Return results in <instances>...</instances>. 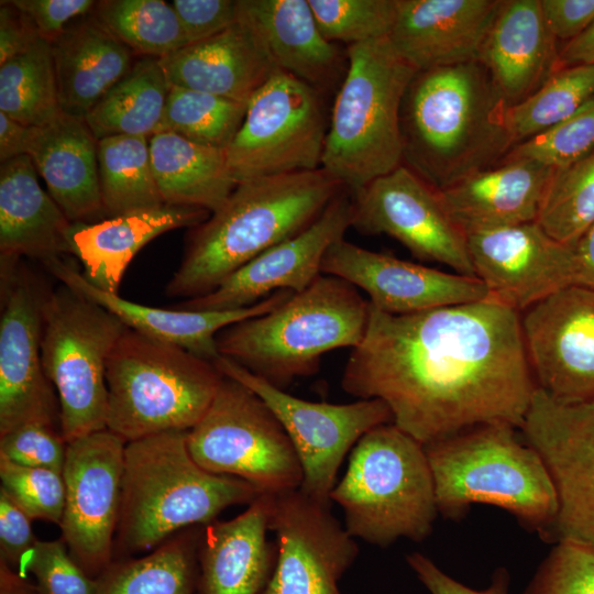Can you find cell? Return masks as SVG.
Masks as SVG:
<instances>
[{
	"label": "cell",
	"instance_id": "58",
	"mask_svg": "<svg viewBox=\"0 0 594 594\" xmlns=\"http://www.w3.org/2000/svg\"><path fill=\"white\" fill-rule=\"evenodd\" d=\"M0 594H40L35 583L0 560Z\"/></svg>",
	"mask_w": 594,
	"mask_h": 594
},
{
	"label": "cell",
	"instance_id": "8",
	"mask_svg": "<svg viewBox=\"0 0 594 594\" xmlns=\"http://www.w3.org/2000/svg\"><path fill=\"white\" fill-rule=\"evenodd\" d=\"M330 501L343 509L354 539L380 547L399 538L422 541L439 514L424 444L393 422L358 441Z\"/></svg>",
	"mask_w": 594,
	"mask_h": 594
},
{
	"label": "cell",
	"instance_id": "23",
	"mask_svg": "<svg viewBox=\"0 0 594 594\" xmlns=\"http://www.w3.org/2000/svg\"><path fill=\"white\" fill-rule=\"evenodd\" d=\"M502 0H398L388 36L417 72L479 59Z\"/></svg>",
	"mask_w": 594,
	"mask_h": 594
},
{
	"label": "cell",
	"instance_id": "50",
	"mask_svg": "<svg viewBox=\"0 0 594 594\" xmlns=\"http://www.w3.org/2000/svg\"><path fill=\"white\" fill-rule=\"evenodd\" d=\"M33 21L41 38L48 43L56 40L67 26L94 11L92 0H11Z\"/></svg>",
	"mask_w": 594,
	"mask_h": 594
},
{
	"label": "cell",
	"instance_id": "56",
	"mask_svg": "<svg viewBox=\"0 0 594 594\" xmlns=\"http://www.w3.org/2000/svg\"><path fill=\"white\" fill-rule=\"evenodd\" d=\"M581 65H594V22L579 36L560 45L558 70Z\"/></svg>",
	"mask_w": 594,
	"mask_h": 594
},
{
	"label": "cell",
	"instance_id": "37",
	"mask_svg": "<svg viewBox=\"0 0 594 594\" xmlns=\"http://www.w3.org/2000/svg\"><path fill=\"white\" fill-rule=\"evenodd\" d=\"M98 175L108 218L164 204L146 136L116 135L98 140Z\"/></svg>",
	"mask_w": 594,
	"mask_h": 594
},
{
	"label": "cell",
	"instance_id": "45",
	"mask_svg": "<svg viewBox=\"0 0 594 594\" xmlns=\"http://www.w3.org/2000/svg\"><path fill=\"white\" fill-rule=\"evenodd\" d=\"M1 487L33 519L61 524L65 506L63 473L15 464L0 457Z\"/></svg>",
	"mask_w": 594,
	"mask_h": 594
},
{
	"label": "cell",
	"instance_id": "34",
	"mask_svg": "<svg viewBox=\"0 0 594 594\" xmlns=\"http://www.w3.org/2000/svg\"><path fill=\"white\" fill-rule=\"evenodd\" d=\"M151 163L164 204L220 208L237 187L226 150L205 146L172 132L148 138Z\"/></svg>",
	"mask_w": 594,
	"mask_h": 594
},
{
	"label": "cell",
	"instance_id": "5",
	"mask_svg": "<svg viewBox=\"0 0 594 594\" xmlns=\"http://www.w3.org/2000/svg\"><path fill=\"white\" fill-rule=\"evenodd\" d=\"M517 429L483 424L424 446L439 514L457 519L473 504L493 505L551 538L557 490L542 457Z\"/></svg>",
	"mask_w": 594,
	"mask_h": 594
},
{
	"label": "cell",
	"instance_id": "19",
	"mask_svg": "<svg viewBox=\"0 0 594 594\" xmlns=\"http://www.w3.org/2000/svg\"><path fill=\"white\" fill-rule=\"evenodd\" d=\"M277 562L265 594H342L339 581L359 547L331 513L299 488L271 494Z\"/></svg>",
	"mask_w": 594,
	"mask_h": 594
},
{
	"label": "cell",
	"instance_id": "15",
	"mask_svg": "<svg viewBox=\"0 0 594 594\" xmlns=\"http://www.w3.org/2000/svg\"><path fill=\"white\" fill-rule=\"evenodd\" d=\"M127 443L108 429L67 442L62 540L94 579L112 562Z\"/></svg>",
	"mask_w": 594,
	"mask_h": 594
},
{
	"label": "cell",
	"instance_id": "49",
	"mask_svg": "<svg viewBox=\"0 0 594 594\" xmlns=\"http://www.w3.org/2000/svg\"><path fill=\"white\" fill-rule=\"evenodd\" d=\"M170 3L188 44L212 37L238 22V0H174Z\"/></svg>",
	"mask_w": 594,
	"mask_h": 594
},
{
	"label": "cell",
	"instance_id": "40",
	"mask_svg": "<svg viewBox=\"0 0 594 594\" xmlns=\"http://www.w3.org/2000/svg\"><path fill=\"white\" fill-rule=\"evenodd\" d=\"M592 98L594 65L556 72L530 97L506 108L505 124L513 147L558 125Z\"/></svg>",
	"mask_w": 594,
	"mask_h": 594
},
{
	"label": "cell",
	"instance_id": "46",
	"mask_svg": "<svg viewBox=\"0 0 594 594\" xmlns=\"http://www.w3.org/2000/svg\"><path fill=\"white\" fill-rule=\"evenodd\" d=\"M522 594H594V548L554 542Z\"/></svg>",
	"mask_w": 594,
	"mask_h": 594
},
{
	"label": "cell",
	"instance_id": "7",
	"mask_svg": "<svg viewBox=\"0 0 594 594\" xmlns=\"http://www.w3.org/2000/svg\"><path fill=\"white\" fill-rule=\"evenodd\" d=\"M321 168L353 194L403 164L400 106L417 70L387 38L348 46Z\"/></svg>",
	"mask_w": 594,
	"mask_h": 594
},
{
	"label": "cell",
	"instance_id": "2",
	"mask_svg": "<svg viewBox=\"0 0 594 594\" xmlns=\"http://www.w3.org/2000/svg\"><path fill=\"white\" fill-rule=\"evenodd\" d=\"M507 107L479 61L417 72L400 106L403 164L436 189L494 166L513 147Z\"/></svg>",
	"mask_w": 594,
	"mask_h": 594
},
{
	"label": "cell",
	"instance_id": "39",
	"mask_svg": "<svg viewBox=\"0 0 594 594\" xmlns=\"http://www.w3.org/2000/svg\"><path fill=\"white\" fill-rule=\"evenodd\" d=\"M91 14L141 56L160 59L188 45L172 3L163 0H102Z\"/></svg>",
	"mask_w": 594,
	"mask_h": 594
},
{
	"label": "cell",
	"instance_id": "20",
	"mask_svg": "<svg viewBox=\"0 0 594 594\" xmlns=\"http://www.w3.org/2000/svg\"><path fill=\"white\" fill-rule=\"evenodd\" d=\"M466 242L488 297L519 314L575 284L574 248L550 237L536 221L470 234Z\"/></svg>",
	"mask_w": 594,
	"mask_h": 594
},
{
	"label": "cell",
	"instance_id": "43",
	"mask_svg": "<svg viewBox=\"0 0 594 594\" xmlns=\"http://www.w3.org/2000/svg\"><path fill=\"white\" fill-rule=\"evenodd\" d=\"M322 35L348 46L387 38L398 0H308Z\"/></svg>",
	"mask_w": 594,
	"mask_h": 594
},
{
	"label": "cell",
	"instance_id": "41",
	"mask_svg": "<svg viewBox=\"0 0 594 594\" xmlns=\"http://www.w3.org/2000/svg\"><path fill=\"white\" fill-rule=\"evenodd\" d=\"M246 109L245 102L170 86L157 132L226 150L241 128Z\"/></svg>",
	"mask_w": 594,
	"mask_h": 594
},
{
	"label": "cell",
	"instance_id": "30",
	"mask_svg": "<svg viewBox=\"0 0 594 594\" xmlns=\"http://www.w3.org/2000/svg\"><path fill=\"white\" fill-rule=\"evenodd\" d=\"M210 211L163 204L95 223L73 224L70 254L82 264L85 278L101 290L118 294L123 274L138 252L156 237L206 221Z\"/></svg>",
	"mask_w": 594,
	"mask_h": 594
},
{
	"label": "cell",
	"instance_id": "1",
	"mask_svg": "<svg viewBox=\"0 0 594 594\" xmlns=\"http://www.w3.org/2000/svg\"><path fill=\"white\" fill-rule=\"evenodd\" d=\"M341 386L383 400L424 446L483 424L520 429L537 389L520 314L491 297L408 315L370 305Z\"/></svg>",
	"mask_w": 594,
	"mask_h": 594
},
{
	"label": "cell",
	"instance_id": "31",
	"mask_svg": "<svg viewBox=\"0 0 594 594\" xmlns=\"http://www.w3.org/2000/svg\"><path fill=\"white\" fill-rule=\"evenodd\" d=\"M158 62L170 86L245 103L277 70L254 35L239 21Z\"/></svg>",
	"mask_w": 594,
	"mask_h": 594
},
{
	"label": "cell",
	"instance_id": "55",
	"mask_svg": "<svg viewBox=\"0 0 594 594\" xmlns=\"http://www.w3.org/2000/svg\"><path fill=\"white\" fill-rule=\"evenodd\" d=\"M32 128L25 127L0 112V162L26 155Z\"/></svg>",
	"mask_w": 594,
	"mask_h": 594
},
{
	"label": "cell",
	"instance_id": "4",
	"mask_svg": "<svg viewBox=\"0 0 594 594\" xmlns=\"http://www.w3.org/2000/svg\"><path fill=\"white\" fill-rule=\"evenodd\" d=\"M187 432L166 431L127 443L117 550L155 549L175 534L209 524L223 509L250 505L263 494L242 479L199 466Z\"/></svg>",
	"mask_w": 594,
	"mask_h": 594
},
{
	"label": "cell",
	"instance_id": "48",
	"mask_svg": "<svg viewBox=\"0 0 594 594\" xmlns=\"http://www.w3.org/2000/svg\"><path fill=\"white\" fill-rule=\"evenodd\" d=\"M67 442L61 429L28 424L0 436V457L15 464L63 473Z\"/></svg>",
	"mask_w": 594,
	"mask_h": 594
},
{
	"label": "cell",
	"instance_id": "52",
	"mask_svg": "<svg viewBox=\"0 0 594 594\" xmlns=\"http://www.w3.org/2000/svg\"><path fill=\"white\" fill-rule=\"evenodd\" d=\"M407 563L430 594H509V572L498 569L491 584L484 590H474L443 572L430 558L420 552L406 557Z\"/></svg>",
	"mask_w": 594,
	"mask_h": 594
},
{
	"label": "cell",
	"instance_id": "21",
	"mask_svg": "<svg viewBox=\"0 0 594 594\" xmlns=\"http://www.w3.org/2000/svg\"><path fill=\"white\" fill-rule=\"evenodd\" d=\"M352 223V196L344 189L299 234L263 252L212 292L177 304L194 311L234 310L253 306L277 290L299 293L321 275L328 249L344 238Z\"/></svg>",
	"mask_w": 594,
	"mask_h": 594
},
{
	"label": "cell",
	"instance_id": "17",
	"mask_svg": "<svg viewBox=\"0 0 594 594\" xmlns=\"http://www.w3.org/2000/svg\"><path fill=\"white\" fill-rule=\"evenodd\" d=\"M351 196V228L389 235L420 261L475 276L466 237L449 218L438 190L404 164Z\"/></svg>",
	"mask_w": 594,
	"mask_h": 594
},
{
	"label": "cell",
	"instance_id": "9",
	"mask_svg": "<svg viewBox=\"0 0 594 594\" xmlns=\"http://www.w3.org/2000/svg\"><path fill=\"white\" fill-rule=\"evenodd\" d=\"M222 378L213 362L128 328L107 360V429L127 442L188 431Z\"/></svg>",
	"mask_w": 594,
	"mask_h": 594
},
{
	"label": "cell",
	"instance_id": "47",
	"mask_svg": "<svg viewBox=\"0 0 594 594\" xmlns=\"http://www.w3.org/2000/svg\"><path fill=\"white\" fill-rule=\"evenodd\" d=\"M19 572L34 576L40 594H98L96 579L75 561L62 539L37 540L23 557Z\"/></svg>",
	"mask_w": 594,
	"mask_h": 594
},
{
	"label": "cell",
	"instance_id": "33",
	"mask_svg": "<svg viewBox=\"0 0 594 594\" xmlns=\"http://www.w3.org/2000/svg\"><path fill=\"white\" fill-rule=\"evenodd\" d=\"M50 44L62 111L81 119L135 62L92 14L72 22Z\"/></svg>",
	"mask_w": 594,
	"mask_h": 594
},
{
	"label": "cell",
	"instance_id": "27",
	"mask_svg": "<svg viewBox=\"0 0 594 594\" xmlns=\"http://www.w3.org/2000/svg\"><path fill=\"white\" fill-rule=\"evenodd\" d=\"M554 168L530 160L499 161L437 189L465 235L537 221Z\"/></svg>",
	"mask_w": 594,
	"mask_h": 594
},
{
	"label": "cell",
	"instance_id": "32",
	"mask_svg": "<svg viewBox=\"0 0 594 594\" xmlns=\"http://www.w3.org/2000/svg\"><path fill=\"white\" fill-rule=\"evenodd\" d=\"M73 224L40 185L29 155L0 166V258L43 264L70 254Z\"/></svg>",
	"mask_w": 594,
	"mask_h": 594
},
{
	"label": "cell",
	"instance_id": "26",
	"mask_svg": "<svg viewBox=\"0 0 594 594\" xmlns=\"http://www.w3.org/2000/svg\"><path fill=\"white\" fill-rule=\"evenodd\" d=\"M271 494L263 493L230 520L201 526L197 594H265L277 562L267 538Z\"/></svg>",
	"mask_w": 594,
	"mask_h": 594
},
{
	"label": "cell",
	"instance_id": "42",
	"mask_svg": "<svg viewBox=\"0 0 594 594\" xmlns=\"http://www.w3.org/2000/svg\"><path fill=\"white\" fill-rule=\"evenodd\" d=\"M536 222L550 237L573 248L594 223V147L554 168Z\"/></svg>",
	"mask_w": 594,
	"mask_h": 594
},
{
	"label": "cell",
	"instance_id": "11",
	"mask_svg": "<svg viewBox=\"0 0 594 594\" xmlns=\"http://www.w3.org/2000/svg\"><path fill=\"white\" fill-rule=\"evenodd\" d=\"M187 444L208 472L242 479L262 493L300 488L301 464L283 426L255 393L228 376L188 430Z\"/></svg>",
	"mask_w": 594,
	"mask_h": 594
},
{
	"label": "cell",
	"instance_id": "12",
	"mask_svg": "<svg viewBox=\"0 0 594 594\" xmlns=\"http://www.w3.org/2000/svg\"><path fill=\"white\" fill-rule=\"evenodd\" d=\"M321 94L276 70L248 102L241 128L226 148L237 184L321 167L329 121Z\"/></svg>",
	"mask_w": 594,
	"mask_h": 594
},
{
	"label": "cell",
	"instance_id": "38",
	"mask_svg": "<svg viewBox=\"0 0 594 594\" xmlns=\"http://www.w3.org/2000/svg\"><path fill=\"white\" fill-rule=\"evenodd\" d=\"M0 112L29 128L61 114L52 48L45 40L0 65Z\"/></svg>",
	"mask_w": 594,
	"mask_h": 594
},
{
	"label": "cell",
	"instance_id": "25",
	"mask_svg": "<svg viewBox=\"0 0 594 594\" xmlns=\"http://www.w3.org/2000/svg\"><path fill=\"white\" fill-rule=\"evenodd\" d=\"M238 21L273 66L321 94L343 79L348 58L319 30L308 0H238Z\"/></svg>",
	"mask_w": 594,
	"mask_h": 594
},
{
	"label": "cell",
	"instance_id": "36",
	"mask_svg": "<svg viewBox=\"0 0 594 594\" xmlns=\"http://www.w3.org/2000/svg\"><path fill=\"white\" fill-rule=\"evenodd\" d=\"M201 526L186 528L152 552L112 561L96 578L98 594H194Z\"/></svg>",
	"mask_w": 594,
	"mask_h": 594
},
{
	"label": "cell",
	"instance_id": "16",
	"mask_svg": "<svg viewBox=\"0 0 594 594\" xmlns=\"http://www.w3.org/2000/svg\"><path fill=\"white\" fill-rule=\"evenodd\" d=\"M519 430L542 457L557 490L550 539L594 548V399L562 403L537 388Z\"/></svg>",
	"mask_w": 594,
	"mask_h": 594
},
{
	"label": "cell",
	"instance_id": "3",
	"mask_svg": "<svg viewBox=\"0 0 594 594\" xmlns=\"http://www.w3.org/2000/svg\"><path fill=\"white\" fill-rule=\"evenodd\" d=\"M344 189L321 167L239 183L193 228L167 295L190 299L212 292L263 252L306 230Z\"/></svg>",
	"mask_w": 594,
	"mask_h": 594
},
{
	"label": "cell",
	"instance_id": "35",
	"mask_svg": "<svg viewBox=\"0 0 594 594\" xmlns=\"http://www.w3.org/2000/svg\"><path fill=\"white\" fill-rule=\"evenodd\" d=\"M170 85L158 58L142 56L84 118L97 140L150 138L158 131Z\"/></svg>",
	"mask_w": 594,
	"mask_h": 594
},
{
	"label": "cell",
	"instance_id": "29",
	"mask_svg": "<svg viewBox=\"0 0 594 594\" xmlns=\"http://www.w3.org/2000/svg\"><path fill=\"white\" fill-rule=\"evenodd\" d=\"M26 155L72 223L108 218L99 186L98 140L84 119L62 111L50 123L32 128Z\"/></svg>",
	"mask_w": 594,
	"mask_h": 594
},
{
	"label": "cell",
	"instance_id": "13",
	"mask_svg": "<svg viewBox=\"0 0 594 594\" xmlns=\"http://www.w3.org/2000/svg\"><path fill=\"white\" fill-rule=\"evenodd\" d=\"M215 365L255 393L276 416L298 455L302 470L300 491L310 498L331 505L340 465L348 452L370 430L393 422L388 406L381 399L350 404L310 402L295 397L219 356Z\"/></svg>",
	"mask_w": 594,
	"mask_h": 594
},
{
	"label": "cell",
	"instance_id": "6",
	"mask_svg": "<svg viewBox=\"0 0 594 594\" xmlns=\"http://www.w3.org/2000/svg\"><path fill=\"white\" fill-rule=\"evenodd\" d=\"M369 318V299L356 287L321 274L274 310L222 329L216 343L220 356L285 391L316 374L327 352L356 348Z\"/></svg>",
	"mask_w": 594,
	"mask_h": 594
},
{
	"label": "cell",
	"instance_id": "22",
	"mask_svg": "<svg viewBox=\"0 0 594 594\" xmlns=\"http://www.w3.org/2000/svg\"><path fill=\"white\" fill-rule=\"evenodd\" d=\"M321 274L342 278L369 295L370 305L389 315H408L483 300L475 276L439 271L371 251L341 239L326 252Z\"/></svg>",
	"mask_w": 594,
	"mask_h": 594
},
{
	"label": "cell",
	"instance_id": "54",
	"mask_svg": "<svg viewBox=\"0 0 594 594\" xmlns=\"http://www.w3.org/2000/svg\"><path fill=\"white\" fill-rule=\"evenodd\" d=\"M0 65L30 51L41 36L32 19L12 3L0 2Z\"/></svg>",
	"mask_w": 594,
	"mask_h": 594
},
{
	"label": "cell",
	"instance_id": "51",
	"mask_svg": "<svg viewBox=\"0 0 594 594\" xmlns=\"http://www.w3.org/2000/svg\"><path fill=\"white\" fill-rule=\"evenodd\" d=\"M36 541L30 516L0 488V560L19 571Z\"/></svg>",
	"mask_w": 594,
	"mask_h": 594
},
{
	"label": "cell",
	"instance_id": "53",
	"mask_svg": "<svg viewBox=\"0 0 594 594\" xmlns=\"http://www.w3.org/2000/svg\"><path fill=\"white\" fill-rule=\"evenodd\" d=\"M540 7L559 43L572 41L594 22V0H540Z\"/></svg>",
	"mask_w": 594,
	"mask_h": 594
},
{
	"label": "cell",
	"instance_id": "57",
	"mask_svg": "<svg viewBox=\"0 0 594 594\" xmlns=\"http://www.w3.org/2000/svg\"><path fill=\"white\" fill-rule=\"evenodd\" d=\"M576 255L575 284L594 288V223L574 246Z\"/></svg>",
	"mask_w": 594,
	"mask_h": 594
},
{
	"label": "cell",
	"instance_id": "24",
	"mask_svg": "<svg viewBox=\"0 0 594 594\" xmlns=\"http://www.w3.org/2000/svg\"><path fill=\"white\" fill-rule=\"evenodd\" d=\"M44 266L62 284L77 290L99 304L129 329L148 338L187 350L205 360L215 362L219 356L216 337L224 328L252 317L265 315L285 302L293 290L283 289L262 301L241 309L221 311H194L165 309L142 305L99 289L90 284L81 272L65 256L56 257Z\"/></svg>",
	"mask_w": 594,
	"mask_h": 594
},
{
	"label": "cell",
	"instance_id": "14",
	"mask_svg": "<svg viewBox=\"0 0 594 594\" xmlns=\"http://www.w3.org/2000/svg\"><path fill=\"white\" fill-rule=\"evenodd\" d=\"M20 261L0 262V436L28 424L61 427L58 398L41 356L48 289Z\"/></svg>",
	"mask_w": 594,
	"mask_h": 594
},
{
	"label": "cell",
	"instance_id": "10",
	"mask_svg": "<svg viewBox=\"0 0 594 594\" xmlns=\"http://www.w3.org/2000/svg\"><path fill=\"white\" fill-rule=\"evenodd\" d=\"M127 329L109 310L62 283L47 290L41 356L57 392L66 442L107 429V360Z\"/></svg>",
	"mask_w": 594,
	"mask_h": 594
},
{
	"label": "cell",
	"instance_id": "18",
	"mask_svg": "<svg viewBox=\"0 0 594 594\" xmlns=\"http://www.w3.org/2000/svg\"><path fill=\"white\" fill-rule=\"evenodd\" d=\"M536 387L562 403L594 399V288L573 284L520 312Z\"/></svg>",
	"mask_w": 594,
	"mask_h": 594
},
{
	"label": "cell",
	"instance_id": "28",
	"mask_svg": "<svg viewBox=\"0 0 594 594\" xmlns=\"http://www.w3.org/2000/svg\"><path fill=\"white\" fill-rule=\"evenodd\" d=\"M559 51L540 0H502L477 61L507 106H514L558 72Z\"/></svg>",
	"mask_w": 594,
	"mask_h": 594
},
{
	"label": "cell",
	"instance_id": "44",
	"mask_svg": "<svg viewBox=\"0 0 594 594\" xmlns=\"http://www.w3.org/2000/svg\"><path fill=\"white\" fill-rule=\"evenodd\" d=\"M594 147V98L566 120L515 145L501 161L530 160L559 168Z\"/></svg>",
	"mask_w": 594,
	"mask_h": 594
}]
</instances>
